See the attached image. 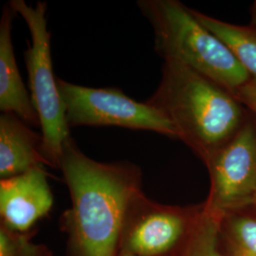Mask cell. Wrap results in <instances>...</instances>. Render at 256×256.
<instances>
[{"label":"cell","mask_w":256,"mask_h":256,"mask_svg":"<svg viewBox=\"0 0 256 256\" xmlns=\"http://www.w3.org/2000/svg\"><path fill=\"white\" fill-rule=\"evenodd\" d=\"M60 168L72 198L66 220L80 256H115L124 224L144 198L140 170L96 162L72 137L63 146Z\"/></svg>","instance_id":"6da1fadb"},{"label":"cell","mask_w":256,"mask_h":256,"mask_svg":"<svg viewBox=\"0 0 256 256\" xmlns=\"http://www.w3.org/2000/svg\"><path fill=\"white\" fill-rule=\"evenodd\" d=\"M238 101L250 110L256 117V84L250 82L234 93Z\"/></svg>","instance_id":"5bb4252c"},{"label":"cell","mask_w":256,"mask_h":256,"mask_svg":"<svg viewBox=\"0 0 256 256\" xmlns=\"http://www.w3.org/2000/svg\"><path fill=\"white\" fill-rule=\"evenodd\" d=\"M138 6L149 21L155 50L164 62L182 64L232 94L250 77L218 37L176 0H140Z\"/></svg>","instance_id":"3957f363"},{"label":"cell","mask_w":256,"mask_h":256,"mask_svg":"<svg viewBox=\"0 0 256 256\" xmlns=\"http://www.w3.org/2000/svg\"><path fill=\"white\" fill-rule=\"evenodd\" d=\"M174 124L178 138L204 162L243 126L244 106L216 82L182 64L164 62L147 101Z\"/></svg>","instance_id":"7a4b0ae2"},{"label":"cell","mask_w":256,"mask_h":256,"mask_svg":"<svg viewBox=\"0 0 256 256\" xmlns=\"http://www.w3.org/2000/svg\"><path fill=\"white\" fill-rule=\"evenodd\" d=\"M138 256L136 254H126V256Z\"/></svg>","instance_id":"e0dca14e"},{"label":"cell","mask_w":256,"mask_h":256,"mask_svg":"<svg viewBox=\"0 0 256 256\" xmlns=\"http://www.w3.org/2000/svg\"><path fill=\"white\" fill-rule=\"evenodd\" d=\"M16 12L6 5L0 18V110L18 116L30 126H40L36 110L22 80L12 46Z\"/></svg>","instance_id":"ba28073f"},{"label":"cell","mask_w":256,"mask_h":256,"mask_svg":"<svg viewBox=\"0 0 256 256\" xmlns=\"http://www.w3.org/2000/svg\"><path fill=\"white\" fill-rule=\"evenodd\" d=\"M192 12L204 27L229 48L250 75V82L256 84V27L230 24L194 10Z\"/></svg>","instance_id":"8fae6325"},{"label":"cell","mask_w":256,"mask_h":256,"mask_svg":"<svg viewBox=\"0 0 256 256\" xmlns=\"http://www.w3.org/2000/svg\"><path fill=\"white\" fill-rule=\"evenodd\" d=\"M194 256H196V254H194Z\"/></svg>","instance_id":"d6986e66"},{"label":"cell","mask_w":256,"mask_h":256,"mask_svg":"<svg viewBox=\"0 0 256 256\" xmlns=\"http://www.w3.org/2000/svg\"><path fill=\"white\" fill-rule=\"evenodd\" d=\"M232 256H256V254L236 244H232Z\"/></svg>","instance_id":"9a60e30c"},{"label":"cell","mask_w":256,"mask_h":256,"mask_svg":"<svg viewBox=\"0 0 256 256\" xmlns=\"http://www.w3.org/2000/svg\"><path fill=\"white\" fill-rule=\"evenodd\" d=\"M52 205L43 165L0 182V214L6 229L27 230L46 216Z\"/></svg>","instance_id":"52a82bcc"},{"label":"cell","mask_w":256,"mask_h":256,"mask_svg":"<svg viewBox=\"0 0 256 256\" xmlns=\"http://www.w3.org/2000/svg\"><path fill=\"white\" fill-rule=\"evenodd\" d=\"M9 5L24 19L30 32L32 43L25 52L30 98L40 122L46 162L60 168L63 146L70 135L58 79H55L52 70L46 4L38 2L34 7L24 0H12Z\"/></svg>","instance_id":"277c9868"},{"label":"cell","mask_w":256,"mask_h":256,"mask_svg":"<svg viewBox=\"0 0 256 256\" xmlns=\"http://www.w3.org/2000/svg\"><path fill=\"white\" fill-rule=\"evenodd\" d=\"M222 218L204 209L202 214V236L196 256H223L216 246V234Z\"/></svg>","instance_id":"4fadbf2b"},{"label":"cell","mask_w":256,"mask_h":256,"mask_svg":"<svg viewBox=\"0 0 256 256\" xmlns=\"http://www.w3.org/2000/svg\"><path fill=\"white\" fill-rule=\"evenodd\" d=\"M254 205H256V202H254Z\"/></svg>","instance_id":"ac0fdd59"},{"label":"cell","mask_w":256,"mask_h":256,"mask_svg":"<svg viewBox=\"0 0 256 256\" xmlns=\"http://www.w3.org/2000/svg\"><path fill=\"white\" fill-rule=\"evenodd\" d=\"M138 214L128 245L133 254L155 256L174 247L182 236L185 220L182 214L152 205L146 200Z\"/></svg>","instance_id":"30bf717a"},{"label":"cell","mask_w":256,"mask_h":256,"mask_svg":"<svg viewBox=\"0 0 256 256\" xmlns=\"http://www.w3.org/2000/svg\"><path fill=\"white\" fill-rule=\"evenodd\" d=\"M230 216L229 229L234 244L256 254V216Z\"/></svg>","instance_id":"7c38bea8"},{"label":"cell","mask_w":256,"mask_h":256,"mask_svg":"<svg viewBox=\"0 0 256 256\" xmlns=\"http://www.w3.org/2000/svg\"><path fill=\"white\" fill-rule=\"evenodd\" d=\"M250 26L256 27V1L254 2L252 7V20H250Z\"/></svg>","instance_id":"2e32d148"},{"label":"cell","mask_w":256,"mask_h":256,"mask_svg":"<svg viewBox=\"0 0 256 256\" xmlns=\"http://www.w3.org/2000/svg\"><path fill=\"white\" fill-rule=\"evenodd\" d=\"M48 164L43 138L10 113L0 116V176L8 178Z\"/></svg>","instance_id":"9c48e42d"},{"label":"cell","mask_w":256,"mask_h":256,"mask_svg":"<svg viewBox=\"0 0 256 256\" xmlns=\"http://www.w3.org/2000/svg\"><path fill=\"white\" fill-rule=\"evenodd\" d=\"M210 174L206 209L225 218L256 198V124L246 120L238 133L205 162Z\"/></svg>","instance_id":"8992f818"},{"label":"cell","mask_w":256,"mask_h":256,"mask_svg":"<svg viewBox=\"0 0 256 256\" xmlns=\"http://www.w3.org/2000/svg\"><path fill=\"white\" fill-rule=\"evenodd\" d=\"M70 128L118 126L154 131L178 138L174 124L147 102H140L118 88H94L58 79Z\"/></svg>","instance_id":"5b68a950"}]
</instances>
